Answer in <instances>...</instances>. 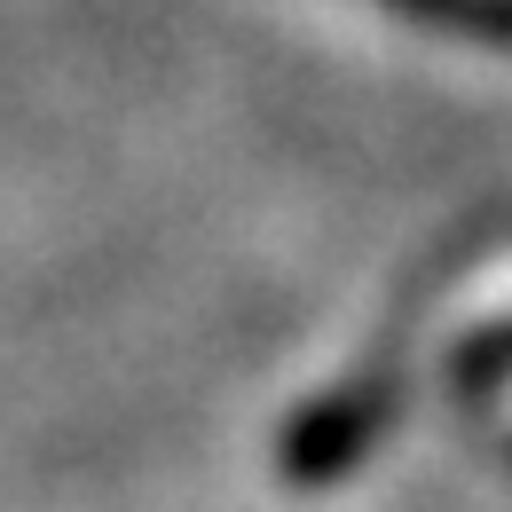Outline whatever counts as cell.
Masks as SVG:
<instances>
[{"label": "cell", "instance_id": "1", "mask_svg": "<svg viewBox=\"0 0 512 512\" xmlns=\"http://www.w3.org/2000/svg\"><path fill=\"white\" fill-rule=\"evenodd\" d=\"M394 8H418V16L481 32V40H512V0H394Z\"/></svg>", "mask_w": 512, "mask_h": 512}]
</instances>
